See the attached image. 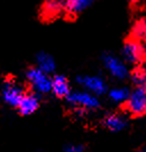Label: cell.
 <instances>
[{
    "label": "cell",
    "mask_w": 146,
    "mask_h": 152,
    "mask_svg": "<svg viewBox=\"0 0 146 152\" xmlns=\"http://www.w3.org/2000/svg\"><path fill=\"white\" fill-rule=\"evenodd\" d=\"M66 99L72 107L78 109L80 112L86 110H95L100 107V99L97 95L87 91H71Z\"/></svg>",
    "instance_id": "obj_1"
},
{
    "label": "cell",
    "mask_w": 146,
    "mask_h": 152,
    "mask_svg": "<svg viewBox=\"0 0 146 152\" xmlns=\"http://www.w3.org/2000/svg\"><path fill=\"white\" fill-rule=\"evenodd\" d=\"M26 79L33 91L38 94H47L52 91V78L39 68L30 69L26 73Z\"/></svg>",
    "instance_id": "obj_2"
},
{
    "label": "cell",
    "mask_w": 146,
    "mask_h": 152,
    "mask_svg": "<svg viewBox=\"0 0 146 152\" xmlns=\"http://www.w3.org/2000/svg\"><path fill=\"white\" fill-rule=\"evenodd\" d=\"M127 111L135 117H140L146 114V88L135 87L130 91V95L126 102Z\"/></svg>",
    "instance_id": "obj_3"
},
{
    "label": "cell",
    "mask_w": 146,
    "mask_h": 152,
    "mask_svg": "<svg viewBox=\"0 0 146 152\" xmlns=\"http://www.w3.org/2000/svg\"><path fill=\"white\" fill-rule=\"evenodd\" d=\"M122 55L127 63L132 65H140L146 57V49L142 41L132 39L124 44L122 48Z\"/></svg>",
    "instance_id": "obj_4"
},
{
    "label": "cell",
    "mask_w": 146,
    "mask_h": 152,
    "mask_svg": "<svg viewBox=\"0 0 146 152\" xmlns=\"http://www.w3.org/2000/svg\"><path fill=\"white\" fill-rule=\"evenodd\" d=\"M102 61H103L104 68L106 69V71L111 77L115 78L118 80H124L129 76V69L127 63L120 60L119 57H116L115 55L105 54Z\"/></svg>",
    "instance_id": "obj_5"
},
{
    "label": "cell",
    "mask_w": 146,
    "mask_h": 152,
    "mask_svg": "<svg viewBox=\"0 0 146 152\" xmlns=\"http://www.w3.org/2000/svg\"><path fill=\"white\" fill-rule=\"evenodd\" d=\"M24 95H25V91H23V88L15 81L8 80L2 86V91H1L2 99L6 104L10 107H18Z\"/></svg>",
    "instance_id": "obj_6"
},
{
    "label": "cell",
    "mask_w": 146,
    "mask_h": 152,
    "mask_svg": "<svg viewBox=\"0 0 146 152\" xmlns=\"http://www.w3.org/2000/svg\"><path fill=\"white\" fill-rule=\"evenodd\" d=\"M78 84L80 85L85 91L95 94L97 96L103 95L108 91V84L106 81L100 76H80L77 79Z\"/></svg>",
    "instance_id": "obj_7"
},
{
    "label": "cell",
    "mask_w": 146,
    "mask_h": 152,
    "mask_svg": "<svg viewBox=\"0 0 146 152\" xmlns=\"http://www.w3.org/2000/svg\"><path fill=\"white\" fill-rule=\"evenodd\" d=\"M39 109V97L34 93H25L22 101L20 102L17 110L23 115H30Z\"/></svg>",
    "instance_id": "obj_8"
},
{
    "label": "cell",
    "mask_w": 146,
    "mask_h": 152,
    "mask_svg": "<svg viewBox=\"0 0 146 152\" xmlns=\"http://www.w3.org/2000/svg\"><path fill=\"white\" fill-rule=\"evenodd\" d=\"M71 86L68 78L63 75H56L52 78V93L57 97H65L71 93Z\"/></svg>",
    "instance_id": "obj_9"
},
{
    "label": "cell",
    "mask_w": 146,
    "mask_h": 152,
    "mask_svg": "<svg viewBox=\"0 0 146 152\" xmlns=\"http://www.w3.org/2000/svg\"><path fill=\"white\" fill-rule=\"evenodd\" d=\"M42 15L47 18H53L65 12V0H45L41 8Z\"/></svg>",
    "instance_id": "obj_10"
},
{
    "label": "cell",
    "mask_w": 146,
    "mask_h": 152,
    "mask_svg": "<svg viewBox=\"0 0 146 152\" xmlns=\"http://www.w3.org/2000/svg\"><path fill=\"white\" fill-rule=\"evenodd\" d=\"M96 0H65V13L77 16L92 6Z\"/></svg>",
    "instance_id": "obj_11"
},
{
    "label": "cell",
    "mask_w": 146,
    "mask_h": 152,
    "mask_svg": "<svg viewBox=\"0 0 146 152\" xmlns=\"http://www.w3.org/2000/svg\"><path fill=\"white\" fill-rule=\"evenodd\" d=\"M127 125H128L127 119H126L123 115L118 114V113L108 114V117L104 119V126H105L108 130L114 132V133L123 130L127 127Z\"/></svg>",
    "instance_id": "obj_12"
},
{
    "label": "cell",
    "mask_w": 146,
    "mask_h": 152,
    "mask_svg": "<svg viewBox=\"0 0 146 152\" xmlns=\"http://www.w3.org/2000/svg\"><path fill=\"white\" fill-rule=\"evenodd\" d=\"M37 68L42 70L48 75L53 73L56 69L54 57L47 53H39L37 55Z\"/></svg>",
    "instance_id": "obj_13"
},
{
    "label": "cell",
    "mask_w": 146,
    "mask_h": 152,
    "mask_svg": "<svg viewBox=\"0 0 146 152\" xmlns=\"http://www.w3.org/2000/svg\"><path fill=\"white\" fill-rule=\"evenodd\" d=\"M130 95L127 87H114L108 91V99L114 103H126Z\"/></svg>",
    "instance_id": "obj_14"
},
{
    "label": "cell",
    "mask_w": 146,
    "mask_h": 152,
    "mask_svg": "<svg viewBox=\"0 0 146 152\" xmlns=\"http://www.w3.org/2000/svg\"><path fill=\"white\" fill-rule=\"evenodd\" d=\"M132 38L138 41H145L146 40V20L145 18H139L137 20L134 26H132Z\"/></svg>",
    "instance_id": "obj_15"
},
{
    "label": "cell",
    "mask_w": 146,
    "mask_h": 152,
    "mask_svg": "<svg viewBox=\"0 0 146 152\" xmlns=\"http://www.w3.org/2000/svg\"><path fill=\"white\" fill-rule=\"evenodd\" d=\"M131 80L135 87H144L146 88V70L143 68L135 69L131 73Z\"/></svg>",
    "instance_id": "obj_16"
},
{
    "label": "cell",
    "mask_w": 146,
    "mask_h": 152,
    "mask_svg": "<svg viewBox=\"0 0 146 152\" xmlns=\"http://www.w3.org/2000/svg\"><path fill=\"white\" fill-rule=\"evenodd\" d=\"M64 152H85V148L81 144H69L64 148Z\"/></svg>",
    "instance_id": "obj_17"
},
{
    "label": "cell",
    "mask_w": 146,
    "mask_h": 152,
    "mask_svg": "<svg viewBox=\"0 0 146 152\" xmlns=\"http://www.w3.org/2000/svg\"><path fill=\"white\" fill-rule=\"evenodd\" d=\"M130 4H132V5H136V4H139L142 0H128Z\"/></svg>",
    "instance_id": "obj_18"
},
{
    "label": "cell",
    "mask_w": 146,
    "mask_h": 152,
    "mask_svg": "<svg viewBox=\"0 0 146 152\" xmlns=\"http://www.w3.org/2000/svg\"><path fill=\"white\" fill-rule=\"evenodd\" d=\"M142 152H146V151H142Z\"/></svg>",
    "instance_id": "obj_19"
}]
</instances>
